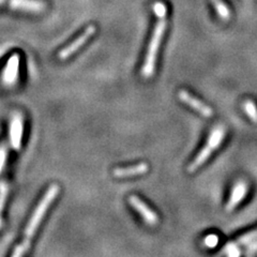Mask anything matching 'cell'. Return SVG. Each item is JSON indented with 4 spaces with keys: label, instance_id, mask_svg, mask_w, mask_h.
Returning a JSON list of instances; mask_svg holds the SVG:
<instances>
[{
    "label": "cell",
    "instance_id": "ac0fdd59",
    "mask_svg": "<svg viewBox=\"0 0 257 257\" xmlns=\"http://www.w3.org/2000/svg\"><path fill=\"white\" fill-rule=\"evenodd\" d=\"M8 2H9V0H0V5H5V7H7Z\"/></svg>",
    "mask_w": 257,
    "mask_h": 257
},
{
    "label": "cell",
    "instance_id": "3957f363",
    "mask_svg": "<svg viewBox=\"0 0 257 257\" xmlns=\"http://www.w3.org/2000/svg\"><path fill=\"white\" fill-rule=\"evenodd\" d=\"M225 133L226 130L223 125L219 124L216 128H213L210 135H209L207 144L200 151V153L196 155V158L192 161V163H190V165L188 166L189 172H194L197 169H200V167L206 162L209 157L211 155V153L214 150H217L219 146L221 145V143L223 142Z\"/></svg>",
    "mask_w": 257,
    "mask_h": 257
},
{
    "label": "cell",
    "instance_id": "30bf717a",
    "mask_svg": "<svg viewBox=\"0 0 257 257\" xmlns=\"http://www.w3.org/2000/svg\"><path fill=\"white\" fill-rule=\"evenodd\" d=\"M149 166L147 163H140L129 167H118L113 171V175L116 178H127L137 175H144L148 171Z\"/></svg>",
    "mask_w": 257,
    "mask_h": 257
},
{
    "label": "cell",
    "instance_id": "ba28073f",
    "mask_svg": "<svg viewBox=\"0 0 257 257\" xmlns=\"http://www.w3.org/2000/svg\"><path fill=\"white\" fill-rule=\"evenodd\" d=\"M178 98L180 99L183 103L188 104L189 106L192 107L195 111L201 114L202 116L205 117H211L213 115V111L210 106L206 105L205 103H202L201 101L199 99L194 98L192 94H190L188 91L185 90H180L178 93Z\"/></svg>",
    "mask_w": 257,
    "mask_h": 257
},
{
    "label": "cell",
    "instance_id": "277c9868",
    "mask_svg": "<svg viewBox=\"0 0 257 257\" xmlns=\"http://www.w3.org/2000/svg\"><path fill=\"white\" fill-rule=\"evenodd\" d=\"M95 32H97V27L94 25L88 26L85 30L83 31V33L80 35V37H77L72 43H70L69 45L63 47V49L58 53V58L60 59V60H65V59H68L69 57L72 56L73 54H75L77 51H79L84 44H86V42L90 39Z\"/></svg>",
    "mask_w": 257,
    "mask_h": 257
},
{
    "label": "cell",
    "instance_id": "9c48e42d",
    "mask_svg": "<svg viewBox=\"0 0 257 257\" xmlns=\"http://www.w3.org/2000/svg\"><path fill=\"white\" fill-rule=\"evenodd\" d=\"M248 192V183L246 181H238L232 188L229 200L226 205L227 211H232L238 206V204L244 199Z\"/></svg>",
    "mask_w": 257,
    "mask_h": 257
},
{
    "label": "cell",
    "instance_id": "5bb4252c",
    "mask_svg": "<svg viewBox=\"0 0 257 257\" xmlns=\"http://www.w3.org/2000/svg\"><path fill=\"white\" fill-rule=\"evenodd\" d=\"M225 253L228 256H239L241 252L238 249V244L229 243V244H227L225 248Z\"/></svg>",
    "mask_w": 257,
    "mask_h": 257
},
{
    "label": "cell",
    "instance_id": "e0dca14e",
    "mask_svg": "<svg viewBox=\"0 0 257 257\" xmlns=\"http://www.w3.org/2000/svg\"><path fill=\"white\" fill-rule=\"evenodd\" d=\"M249 251H250V252H256V251H257V241H255L253 244H251V247L249 248L248 252H249Z\"/></svg>",
    "mask_w": 257,
    "mask_h": 257
},
{
    "label": "cell",
    "instance_id": "9a60e30c",
    "mask_svg": "<svg viewBox=\"0 0 257 257\" xmlns=\"http://www.w3.org/2000/svg\"><path fill=\"white\" fill-rule=\"evenodd\" d=\"M219 242V238L217 236H214V235H209L208 237L205 238V246L209 247V248H213V247H216L217 244Z\"/></svg>",
    "mask_w": 257,
    "mask_h": 257
},
{
    "label": "cell",
    "instance_id": "2e32d148",
    "mask_svg": "<svg viewBox=\"0 0 257 257\" xmlns=\"http://www.w3.org/2000/svg\"><path fill=\"white\" fill-rule=\"evenodd\" d=\"M5 161H7V149L5 147H0V172L5 165Z\"/></svg>",
    "mask_w": 257,
    "mask_h": 257
},
{
    "label": "cell",
    "instance_id": "7c38bea8",
    "mask_svg": "<svg viewBox=\"0 0 257 257\" xmlns=\"http://www.w3.org/2000/svg\"><path fill=\"white\" fill-rule=\"evenodd\" d=\"M243 110L247 113V115L252 119V121L257 122V106L253 101L248 100L243 104Z\"/></svg>",
    "mask_w": 257,
    "mask_h": 257
},
{
    "label": "cell",
    "instance_id": "7a4b0ae2",
    "mask_svg": "<svg viewBox=\"0 0 257 257\" xmlns=\"http://www.w3.org/2000/svg\"><path fill=\"white\" fill-rule=\"evenodd\" d=\"M153 11L158 16V23L154 27L153 34L151 37L150 43H149L147 54L145 57V62L142 68V74L145 79H149V77H151L154 73L158 52L166 29V14H167L166 5L161 1L155 2L153 4Z\"/></svg>",
    "mask_w": 257,
    "mask_h": 257
},
{
    "label": "cell",
    "instance_id": "4fadbf2b",
    "mask_svg": "<svg viewBox=\"0 0 257 257\" xmlns=\"http://www.w3.org/2000/svg\"><path fill=\"white\" fill-rule=\"evenodd\" d=\"M256 239H257V229L251 231V232H248V234L243 235L242 237L239 238L237 242H236V244H238V246H239V244H240V246H241V244H248L250 242L256 240Z\"/></svg>",
    "mask_w": 257,
    "mask_h": 257
},
{
    "label": "cell",
    "instance_id": "6da1fadb",
    "mask_svg": "<svg viewBox=\"0 0 257 257\" xmlns=\"http://www.w3.org/2000/svg\"><path fill=\"white\" fill-rule=\"evenodd\" d=\"M59 190H60L59 189V185L56 183L50 185V188L47 189L45 194L39 201L37 208L34 209L30 220H29V222L25 228V232H24L22 242L14 249V252L12 253V256L21 257L27 253V251L31 246V240L35 234V231H37L38 227L41 224V221L43 220L46 211L49 210L50 206L52 205V202L55 200L59 193Z\"/></svg>",
    "mask_w": 257,
    "mask_h": 257
},
{
    "label": "cell",
    "instance_id": "8fae6325",
    "mask_svg": "<svg viewBox=\"0 0 257 257\" xmlns=\"http://www.w3.org/2000/svg\"><path fill=\"white\" fill-rule=\"evenodd\" d=\"M212 3L214 5V8L217 10V13L220 15V17L222 20H229L230 17V12L227 5L222 1V0H212Z\"/></svg>",
    "mask_w": 257,
    "mask_h": 257
},
{
    "label": "cell",
    "instance_id": "5b68a950",
    "mask_svg": "<svg viewBox=\"0 0 257 257\" xmlns=\"http://www.w3.org/2000/svg\"><path fill=\"white\" fill-rule=\"evenodd\" d=\"M20 71V55L13 54L4 65V69L1 73V82L7 88L14 87L19 81Z\"/></svg>",
    "mask_w": 257,
    "mask_h": 257
},
{
    "label": "cell",
    "instance_id": "8992f818",
    "mask_svg": "<svg viewBox=\"0 0 257 257\" xmlns=\"http://www.w3.org/2000/svg\"><path fill=\"white\" fill-rule=\"evenodd\" d=\"M24 133V117L21 113H15L10 122V142L15 151L19 152L22 148Z\"/></svg>",
    "mask_w": 257,
    "mask_h": 257
},
{
    "label": "cell",
    "instance_id": "52a82bcc",
    "mask_svg": "<svg viewBox=\"0 0 257 257\" xmlns=\"http://www.w3.org/2000/svg\"><path fill=\"white\" fill-rule=\"evenodd\" d=\"M129 202L131 204V206H132L135 210L141 214L142 218L144 219V221L148 225L154 226L158 224V222H159L158 214L154 211H152L151 209L140 199V197H137L135 195L130 196Z\"/></svg>",
    "mask_w": 257,
    "mask_h": 257
}]
</instances>
